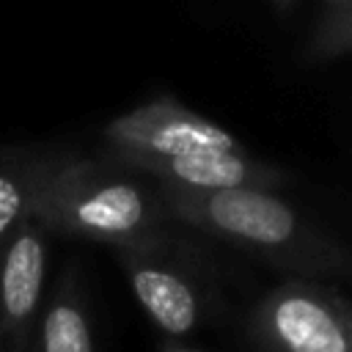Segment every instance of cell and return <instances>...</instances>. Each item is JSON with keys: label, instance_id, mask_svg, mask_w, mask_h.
Instances as JSON below:
<instances>
[{"label": "cell", "instance_id": "obj_8", "mask_svg": "<svg viewBox=\"0 0 352 352\" xmlns=\"http://www.w3.org/2000/svg\"><path fill=\"white\" fill-rule=\"evenodd\" d=\"M60 151L8 148L0 151V245L25 220L33 217L36 204L63 162Z\"/></svg>", "mask_w": 352, "mask_h": 352}, {"label": "cell", "instance_id": "obj_10", "mask_svg": "<svg viewBox=\"0 0 352 352\" xmlns=\"http://www.w3.org/2000/svg\"><path fill=\"white\" fill-rule=\"evenodd\" d=\"M346 52H352V0H327L319 6L305 44V58L311 63H322Z\"/></svg>", "mask_w": 352, "mask_h": 352}, {"label": "cell", "instance_id": "obj_7", "mask_svg": "<svg viewBox=\"0 0 352 352\" xmlns=\"http://www.w3.org/2000/svg\"><path fill=\"white\" fill-rule=\"evenodd\" d=\"M146 173L162 187L217 192V190H267L286 184V173L250 157L248 151L217 154V151H190L176 157H121L110 160Z\"/></svg>", "mask_w": 352, "mask_h": 352}, {"label": "cell", "instance_id": "obj_1", "mask_svg": "<svg viewBox=\"0 0 352 352\" xmlns=\"http://www.w3.org/2000/svg\"><path fill=\"white\" fill-rule=\"evenodd\" d=\"M170 220L226 239L228 245L300 275L352 278V250L297 214L267 190L195 192L162 187Z\"/></svg>", "mask_w": 352, "mask_h": 352}, {"label": "cell", "instance_id": "obj_4", "mask_svg": "<svg viewBox=\"0 0 352 352\" xmlns=\"http://www.w3.org/2000/svg\"><path fill=\"white\" fill-rule=\"evenodd\" d=\"M116 256L138 302L162 333L182 338L198 327L204 289L192 261L168 242V234L151 242L116 248Z\"/></svg>", "mask_w": 352, "mask_h": 352}, {"label": "cell", "instance_id": "obj_2", "mask_svg": "<svg viewBox=\"0 0 352 352\" xmlns=\"http://www.w3.org/2000/svg\"><path fill=\"white\" fill-rule=\"evenodd\" d=\"M33 220L47 231L74 234L113 248L151 242L168 234L170 214L162 190L146 173L102 160L66 154L44 187Z\"/></svg>", "mask_w": 352, "mask_h": 352}, {"label": "cell", "instance_id": "obj_9", "mask_svg": "<svg viewBox=\"0 0 352 352\" xmlns=\"http://www.w3.org/2000/svg\"><path fill=\"white\" fill-rule=\"evenodd\" d=\"M25 352H96L91 319L72 272L44 302Z\"/></svg>", "mask_w": 352, "mask_h": 352}, {"label": "cell", "instance_id": "obj_3", "mask_svg": "<svg viewBox=\"0 0 352 352\" xmlns=\"http://www.w3.org/2000/svg\"><path fill=\"white\" fill-rule=\"evenodd\" d=\"M250 336L261 352H349L341 300L308 280L267 292L250 314Z\"/></svg>", "mask_w": 352, "mask_h": 352}, {"label": "cell", "instance_id": "obj_6", "mask_svg": "<svg viewBox=\"0 0 352 352\" xmlns=\"http://www.w3.org/2000/svg\"><path fill=\"white\" fill-rule=\"evenodd\" d=\"M47 275V228L19 223L0 245V352H25L41 316Z\"/></svg>", "mask_w": 352, "mask_h": 352}, {"label": "cell", "instance_id": "obj_12", "mask_svg": "<svg viewBox=\"0 0 352 352\" xmlns=\"http://www.w3.org/2000/svg\"><path fill=\"white\" fill-rule=\"evenodd\" d=\"M162 352H198V349H190V346H179V344H168Z\"/></svg>", "mask_w": 352, "mask_h": 352}, {"label": "cell", "instance_id": "obj_11", "mask_svg": "<svg viewBox=\"0 0 352 352\" xmlns=\"http://www.w3.org/2000/svg\"><path fill=\"white\" fill-rule=\"evenodd\" d=\"M341 319H344V333H346V344L352 352V305L341 300Z\"/></svg>", "mask_w": 352, "mask_h": 352}, {"label": "cell", "instance_id": "obj_5", "mask_svg": "<svg viewBox=\"0 0 352 352\" xmlns=\"http://www.w3.org/2000/svg\"><path fill=\"white\" fill-rule=\"evenodd\" d=\"M107 160L121 157H176L190 151H217L236 154L245 151L242 143L212 124L209 118L192 113L170 96H157L104 126Z\"/></svg>", "mask_w": 352, "mask_h": 352}]
</instances>
